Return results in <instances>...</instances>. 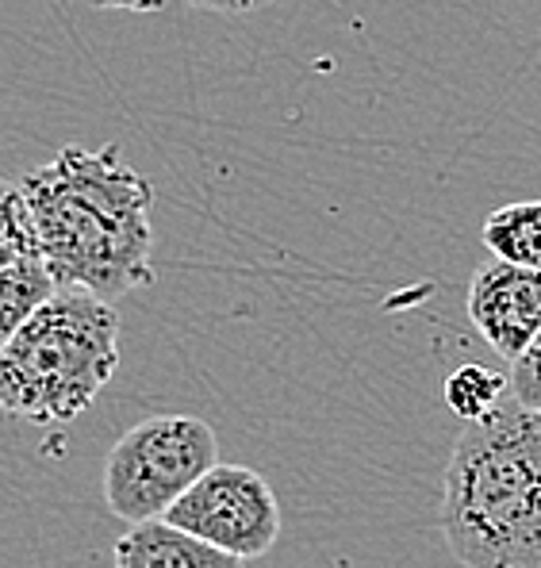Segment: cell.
Instances as JSON below:
<instances>
[{
	"mask_svg": "<svg viewBox=\"0 0 541 568\" xmlns=\"http://www.w3.org/2000/svg\"><path fill=\"white\" fill-rule=\"evenodd\" d=\"M16 189L58 288L112 304L154 281V189L115 146H62Z\"/></svg>",
	"mask_w": 541,
	"mask_h": 568,
	"instance_id": "6da1fadb",
	"label": "cell"
},
{
	"mask_svg": "<svg viewBox=\"0 0 541 568\" xmlns=\"http://www.w3.org/2000/svg\"><path fill=\"white\" fill-rule=\"evenodd\" d=\"M438 526L465 568H541V412L507 396L488 419L465 423Z\"/></svg>",
	"mask_w": 541,
	"mask_h": 568,
	"instance_id": "7a4b0ae2",
	"label": "cell"
},
{
	"mask_svg": "<svg viewBox=\"0 0 541 568\" xmlns=\"http://www.w3.org/2000/svg\"><path fill=\"white\" fill-rule=\"evenodd\" d=\"M120 365V315L93 292L58 288L0 354V412L39 426L70 423Z\"/></svg>",
	"mask_w": 541,
	"mask_h": 568,
	"instance_id": "3957f363",
	"label": "cell"
},
{
	"mask_svg": "<svg viewBox=\"0 0 541 568\" xmlns=\"http://www.w3.org/2000/svg\"><path fill=\"white\" fill-rule=\"evenodd\" d=\"M215 465L220 442L204 419L181 412L150 415L108 454L104 504L115 519L131 526L165 519V511Z\"/></svg>",
	"mask_w": 541,
	"mask_h": 568,
	"instance_id": "277c9868",
	"label": "cell"
},
{
	"mask_svg": "<svg viewBox=\"0 0 541 568\" xmlns=\"http://www.w3.org/2000/svg\"><path fill=\"white\" fill-rule=\"evenodd\" d=\"M165 523L246 565L277 546L280 504L262 473L215 465L165 511Z\"/></svg>",
	"mask_w": 541,
	"mask_h": 568,
	"instance_id": "5b68a950",
	"label": "cell"
},
{
	"mask_svg": "<svg viewBox=\"0 0 541 568\" xmlns=\"http://www.w3.org/2000/svg\"><path fill=\"white\" fill-rule=\"evenodd\" d=\"M469 320L499 357L514 362L541 334V273L484 262L469 284Z\"/></svg>",
	"mask_w": 541,
	"mask_h": 568,
	"instance_id": "8992f818",
	"label": "cell"
},
{
	"mask_svg": "<svg viewBox=\"0 0 541 568\" xmlns=\"http://www.w3.org/2000/svg\"><path fill=\"white\" fill-rule=\"evenodd\" d=\"M112 568H243V561L220 554L207 541L177 530L165 519L139 523L115 541Z\"/></svg>",
	"mask_w": 541,
	"mask_h": 568,
	"instance_id": "52a82bcc",
	"label": "cell"
},
{
	"mask_svg": "<svg viewBox=\"0 0 541 568\" xmlns=\"http://www.w3.org/2000/svg\"><path fill=\"white\" fill-rule=\"evenodd\" d=\"M480 239L499 262L541 273V200L503 204L480 227Z\"/></svg>",
	"mask_w": 541,
	"mask_h": 568,
	"instance_id": "ba28073f",
	"label": "cell"
},
{
	"mask_svg": "<svg viewBox=\"0 0 541 568\" xmlns=\"http://www.w3.org/2000/svg\"><path fill=\"white\" fill-rule=\"evenodd\" d=\"M54 292H58V284L47 273L43 257H28V262L0 273V354H4L8 342L20 334L23 323H28Z\"/></svg>",
	"mask_w": 541,
	"mask_h": 568,
	"instance_id": "9c48e42d",
	"label": "cell"
},
{
	"mask_svg": "<svg viewBox=\"0 0 541 568\" xmlns=\"http://www.w3.org/2000/svg\"><path fill=\"white\" fill-rule=\"evenodd\" d=\"M442 396L453 415H461L465 423H480L511 396V384H507V377H499V373L484 369V365L469 362V365H457V369L449 373Z\"/></svg>",
	"mask_w": 541,
	"mask_h": 568,
	"instance_id": "30bf717a",
	"label": "cell"
},
{
	"mask_svg": "<svg viewBox=\"0 0 541 568\" xmlns=\"http://www.w3.org/2000/svg\"><path fill=\"white\" fill-rule=\"evenodd\" d=\"M39 257L35 227H31L28 204H23L20 189L0 181V273L12 270V265Z\"/></svg>",
	"mask_w": 541,
	"mask_h": 568,
	"instance_id": "8fae6325",
	"label": "cell"
},
{
	"mask_svg": "<svg viewBox=\"0 0 541 568\" xmlns=\"http://www.w3.org/2000/svg\"><path fill=\"white\" fill-rule=\"evenodd\" d=\"M507 384H511V396L519 399L522 407L541 412V334L522 349V357L511 362V377H507Z\"/></svg>",
	"mask_w": 541,
	"mask_h": 568,
	"instance_id": "7c38bea8",
	"label": "cell"
},
{
	"mask_svg": "<svg viewBox=\"0 0 541 568\" xmlns=\"http://www.w3.org/2000/svg\"><path fill=\"white\" fill-rule=\"evenodd\" d=\"M196 8H212V12H227V16H246L257 12L262 4H273V0H188Z\"/></svg>",
	"mask_w": 541,
	"mask_h": 568,
	"instance_id": "4fadbf2b",
	"label": "cell"
},
{
	"mask_svg": "<svg viewBox=\"0 0 541 568\" xmlns=\"http://www.w3.org/2000/svg\"><path fill=\"white\" fill-rule=\"evenodd\" d=\"M100 8H120V12H157L165 0H93Z\"/></svg>",
	"mask_w": 541,
	"mask_h": 568,
	"instance_id": "5bb4252c",
	"label": "cell"
}]
</instances>
